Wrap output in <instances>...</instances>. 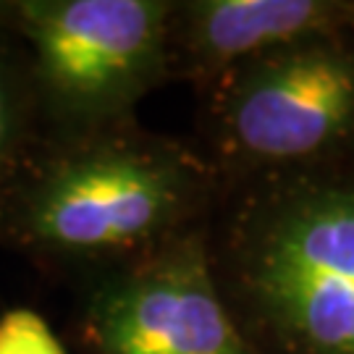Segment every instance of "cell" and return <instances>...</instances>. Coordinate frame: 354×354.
<instances>
[{"label":"cell","mask_w":354,"mask_h":354,"mask_svg":"<svg viewBox=\"0 0 354 354\" xmlns=\"http://www.w3.org/2000/svg\"><path fill=\"white\" fill-rule=\"evenodd\" d=\"M189 189V168L176 152L102 137L55 155L19 184L0 231L68 257L142 252L176 223Z\"/></svg>","instance_id":"1"},{"label":"cell","mask_w":354,"mask_h":354,"mask_svg":"<svg viewBox=\"0 0 354 354\" xmlns=\"http://www.w3.org/2000/svg\"><path fill=\"white\" fill-rule=\"evenodd\" d=\"M6 13L45 105L71 127L115 121L163 66L171 6L160 0H21Z\"/></svg>","instance_id":"2"},{"label":"cell","mask_w":354,"mask_h":354,"mask_svg":"<svg viewBox=\"0 0 354 354\" xmlns=\"http://www.w3.org/2000/svg\"><path fill=\"white\" fill-rule=\"evenodd\" d=\"M247 283L304 352L354 354V189L286 197L250 244Z\"/></svg>","instance_id":"3"},{"label":"cell","mask_w":354,"mask_h":354,"mask_svg":"<svg viewBox=\"0 0 354 354\" xmlns=\"http://www.w3.org/2000/svg\"><path fill=\"white\" fill-rule=\"evenodd\" d=\"M89 354H252L200 241H178L102 281L82 315Z\"/></svg>","instance_id":"4"},{"label":"cell","mask_w":354,"mask_h":354,"mask_svg":"<svg viewBox=\"0 0 354 354\" xmlns=\"http://www.w3.org/2000/svg\"><path fill=\"white\" fill-rule=\"evenodd\" d=\"M226 124L257 160L323 152L354 129V58L326 39L254 58L228 95Z\"/></svg>","instance_id":"5"},{"label":"cell","mask_w":354,"mask_h":354,"mask_svg":"<svg viewBox=\"0 0 354 354\" xmlns=\"http://www.w3.org/2000/svg\"><path fill=\"white\" fill-rule=\"evenodd\" d=\"M346 13L326 0H203L189 6V42L207 64H234L320 39Z\"/></svg>","instance_id":"6"},{"label":"cell","mask_w":354,"mask_h":354,"mask_svg":"<svg viewBox=\"0 0 354 354\" xmlns=\"http://www.w3.org/2000/svg\"><path fill=\"white\" fill-rule=\"evenodd\" d=\"M26 84L11 48L0 39V218L19 187L26 145Z\"/></svg>","instance_id":"7"},{"label":"cell","mask_w":354,"mask_h":354,"mask_svg":"<svg viewBox=\"0 0 354 354\" xmlns=\"http://www.w3.org/2000/svg\"><path fill=\"white\" fill-rule=\"evenodd\" d=\"M0 354H68L45 317L16 307L0 315Z\"/></svg>","instance_id":"8"}]
</instances>
